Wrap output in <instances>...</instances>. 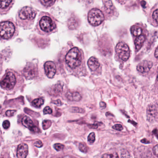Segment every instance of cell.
<instances>
[{
	"mask_svg": "<svg viewBox=\"0 0 158 158\" xmlns=\"http://www.w3.org/2000/svg\"><path fill=\"white\" fill-rule=\"evenodd\" d=\"M34 146L38 148H41L43 146V143H42L41 141H38L37 142H35L34 144Z\"/></svg>",
	"mask_w": 158,
	"mask_h": 158,
	"instance_id": "cell-32",
	"label": "cell"
},
{
	"mask_svg": "<svg viewBox=\"0 0 158 158\" xmlns=\"http://www.w3.org/2000/svg\"><path fill=\"white\" fill-rule=\"evenodd\" d=\"M54 148L57 151H60L64 148V145L60 143L55 144L53 145Z\"/></svg>",
	"mask_w": 158,
	"mask_h": 158,
	"instance_id": "cell-25",
	"label": "cell"
},
{
	"mask_svg": "<svg viewBox=\"0 0 158 158\" xmlns=\"http://www.w3.org/2000/svg\"><path fill=\"white\" fill-rule=\"evenodd\" d=\"M45 74L49 78H53L56 73V67L53 62L52 61L46 62L44 64Z\"/></svg>",
	"mask_w": 158,
	"mask_h": 158,
	"instance_id": "cell-10",
	"label": "cell"
},
{
	"mask_svg": "<svg viewBox=\"0 0 158 158\" xmlns=\"http://www.w3.org/2000/svg\"><path fill=\"white\" fill-rule=\"evenodd\" d=\"M0 28L1 38L4 40H9L16 33L17 26L13 19H8L2 20Z\"/></svg>",
	"mask_w": 158,
	"mask_h": 158,
	"instance_id": "cell-3",
	"label": "cell"
},
{
	"mask_svg": "<svg viewBox=\"0 0 158 158\" xmlns=\"http://www.w3.org/2000/svg\"><path fill=\"white\" fill-rule=\"evenodd\" d=\"M44 103V99L42 98H36L32 101V105L35 107L39 108Z\"/></svg>",
	"mask_w": 158,
	"mask_h": 158,
	"instance_id": "cell-20",
	"label": "cell"
},
{
	"mask_svg": "<svg viewBox=\"0 0 158 158\" xmlns=\"http://www.w3.org/2000/svg\"><path fill=\"white\" fill-rule=\"evenodd\" d=\"M38 11L31 6L20 8L16 15V20L20 27L28 28L34 23Z\"/></svg>",
	"mask_w": 158,
	"mask_h": 158,
	"instance_id": "cell-1",
	"label": "cell"
},
{
	"mask_svg": "<svg viewBox=\"0 0 158 158\" xmlns=\"http://www.w3.org/2000/svg\"><path fill=\"white\" fill-rule=\"evenodd\" d=\"M155 56L156 58L158 59V47L156 49V51H155Z\"/></svg>",
	"mask_w": 158,
	"mask_h": 158,
	"instance_id": "cell-35",
	"label": "cell"
},
{
	"mask_svg": "<svg viewBox=\"0 0 158 158\" xmlns=\"http://www.w3.org/2000/svg\"><path fill=\"white\" fill-rule=\"evenodd\" d=\"M60 158H75L73 157H72V156H66Z\"/></svg>",
	"mask_w": 158,
	"mask_h": 158,
	"instance_id": "cell-36",
	"label": "cell"
},
{
	"mask_svg": "<svg viewBox=\"0 0 158 158\" xmlns=\"http://www.w3.org/2000/svg\"><path fill=\"white\" fill-rule=\"evenodd\" d=\"M146 36L144 34H142L140 36L136 37L135 39V48H136V50H140L141 47L143 46L144 42L146 40Z\"/></svg>",
	"mask_w": 158,
	"mask_h": 158,
	"instance_id": "cell-17",
	"label": "cell"
},
{
	"mask_svg": "<svg viewBox=\"0 0 158 158\" xmlns=\"http://www.w3.org/2000/svg\"><path fill=\"white\" fill-rule=\"evenodd\" d=\"M22 123L23 126L28 128L32 131L34 132H39L40 130L38 127L34 126L32 120L29 117L25 116L22 120Z\"/></svg>",
	"mask_w": 158,
	"mask_h": 158,
	"instance_id": "cell-13",
	"label": "cell"
},
{
	"mask_svg": "<svg viewBox=\"0 0 158 158\" xmlns=\"http://www.w3.org/2000/svg\"><path fill=\"white\" fill-rule=\"evenodd\" d=\"M16 110H8L6 112V115L7 117H12L15 115Z\"/></svg>",
	"mask_w": 158,
	"mask_h": 158,
	"instance_id": "cell-30",
	"label": "cell"
},
{
	"mask_svg": "<svg viewBox=\"0 0 158 158\" xmlns=\"http://www.w3.org/2000/svg\"><path fill=\"white\" fill-rule=\"evenodd\" d=\"M157 80L158 81V77H157Z\"/></svg>",
	"mask_w": 158,
	"mask_h": 158,
	"instance_id": "cell-37",
	"label": "cell"
},
{
	"mask_svg": "<svg viewBox=\"0 0 158 158\" xmlns=\"http://www.w3.org/2000/svg\"><path fill=\"white\" fill-rule=\"evenodd\" d=\"M51 122L49 120L44 121L43 122V128L44 130H46V129L49 128L51 125Z\"/></svg>",
	"mask_w": 158,
	"mask_h": 158,
	"instance_id": "cell-26",
	"label": "cell"
},
{
	"mask_svg": "<svg viewBox=\"0 0 158 158\" xmlns=\"http://www.w3.org/2000/svg\"><path fill=\"white\" fill-rule=\"evenodd\" d=\"M16 82L15 76L12 72L6 73L4 77L1 81V85L2 88L7 90L13 89Z\"/></svg>",
	"mask_w": 158,
	"mask_h": 158,
	"instance_id": "cell-7",
	"label": "cell"
},
{
	"mask_svg": "<svg viewBox=\"0 0 158 158\" xmlns=\"http://www.w3.org/2000/svg\"><path fill=\"white\" fill-rule=\"evenodd\" d=\"M103 158H119L118 155L116 153H112V154H104L102 156Z\"/></svg>",
	"mask_w": 158,
	"mask_h": 158,
	"instance_id": "cell-23",
	"label": "cell"
},
{
	"mask_svg": "<svg viewBox=\"0 0 158 158\" xmlns=\"http://www.w3.org/2000/svg\"><path fill=\"white\" fill-rule=\"evenodd\" d=\"M79 149L83 153H87L88 151V147L85 144L81 143L79 145Z\"/></svg>",
	"mask_w": 158,
	"mask_h": 158,
	"instance_id": "cell-24",
	"label": "cell"
},
{
	"mask_svg": "<svg viewBox=\"0 0 158 158\" xmlns=\"http://www.w3.org/2000/svg\"><path fill=\"white\" fill-rule=\"evenodd\" d=\"M2 125L4 129H6V130L8 129L10 127V122L8 120L4 121Z\"/></svg>",
	"mask_w": 158,
	"mask_h": 158,
	"instance_id": "cell-29",
	"label": "cell"
},
{
	"mask_svg": "<svg viewBox=\"0 0 158 158\" xmlns=\"http://www.w3.org/2000/svg\"><path fill=\"white\" fill-rule=\"evenodd\" d=\"M88 66L92 71H95L99 67L100 64L98 60L94 57H92L88 60Z\"/></svg>",
	"mask_w": 158,
	"mask_h": 158,
	"instance_id": "cell-16",
	"label": "cell"
},
{
	"mask_svg": "<svg viewBox=\"0 0 158 158\" xmlns=\"http://www.w3.org/2000/svg\"><path fill=\"white\" fill-rule=\"evenodd\" d=\"M143 25L142 23H136L131 27V32L135 37H138L143 34Z\"/></svg>",
	"mask_w": 158,
	"mask_h": 158,
	"instance_id": "cell-15",
	"label": "cell"
},
{
	"mask_svg": "<svg viewBox=\"0 0 158 158\" xmlns=\"http://www.w3.org/2000/svg\"><path fill=\"white\" fill-rule=\"evenodd\" d=\"M38 1L43 6L48 8L53 6L56 0H38Z\"/></svg>",
	"mask_w": 158,
	"mask_h": 158,
	"instance_id": "cell-19",
	"label": "cell"
},
{
	"mask_svg": "<svg viewBox=\"0 0 158 158\" xmlns=\"http://www.w3.org/2000/svg\"><path fill=\"white\" fill-rule=\"evenodd\" d=\"M15 3V0H1V15H6L8 13Z\"/></svg>",
	"mask_w": 158,
	"mask_h": 158,
	"instance_id": "cell-11",
	"label": "cell"
},
{
	"mask_svg": "<svg viewBox=\"0 0 158 158\" xmlns=\"http://www.w3.org/2000/svg\"><path fill=\"white\" fill-rule=\"evenodd\" d=\"M153 66V63L149 61H145L140 63L137 66V70L140 73L144 74L150 71Z\"/></svg>",
	"mask_w": 158,
	"mask_h": 158,
	"instance_id": "cell-12",
	"label": "cell"
},
{
	"mask_svg": "<svg viewBox=\"0 0 158 158\" xmlns=\"http://www.w3.org/2000/svg\"><path fill=\"white\" fill-rule=\"evenodd\" d=\"M153 153L158 158V144L155 146L153 148Z\"/></svg>",
	"mask_w": 158,
	"mask_h": 158,
	"instance_id": "cell-31",
	"label": "cell"
},
{
	"mask_svg": "<svg viewBox=\"0 0 158 158\" xmlns=\"http://www.w3.org/2000/svg\"><path fill=\"white\" fill-rule=\"evenodd\" d=\"M52 112H53V110H52V109L49 106L45 107L43 110L44 114H50L52 113Z\"/></svg>",
	"mask_w": 158,
	"mask_h": 158,
	"instance_id": "cell-27",
	"label": "cell"
},
{
	"mask_svg": "<svg viewBox=\"0 0 158 158\" xmlns=\"http://www.w3.org/2000/svg\"><path fill=\"white\" fill-rule=\"evenodd\" d=\"M113 129L117 131H122L123 129V127L121 124H117L113 126Z\"/></svg>",
	"mask_w": 158,
	"mask_h": 158,
	"instance_id": "cell-28",
	"label": "cell"
},
{
	"mask_svg": "<svg viewBox=\"0 0 158 158\" xmlns=\"http://www.w3.org/2000/svg\"><path fill=\"white\" fill-rule=\"evenodd\" d=\"M66 61L68 66L72 69L80 66L82 62V56L79 48L74 47L70 49L66 55Z\"/></svg>",
	"mask_w": 158,
	"mask_h": 158,
	"instance_id": "cell-4",
	"label": "cell"
},
{
	"mask_svg": "<svg viewBox=\"0 0 158 158\" xmlns=\"http://www.w3.org/2000/svg\"><path fill=\"white\" fill-rule=\"evenodd\" d=\"M67 98L70 101H79L81 99V96L78 92H72L69 91L66 94Z\"/></svg>",
	"mask_w": 158,
	"mask_h": 158,
	"instance_id": "cell-18",
	"label": "cell"
},
{
	"mask_svg": "<svg viewBox=\"0 0 158 158\" xmlns=\"http://www.w3.org/2000/svg\"><path fill=\"white\" fill-rule=\"evenodd\" d=\"M100 106L101 108L102 109H105V108L106 106V105L105 103L104 102H100Z\"/></svg>",
	"mask_w": 158,
	"mask_h": 158,
	"instance_id": "cell-34",
	"label": "cell"
},
{
	"mask_svg": "<svg viewBox=\"0 0 158 158\" xmlns=\"http://www.w3.org/2000/svg\"><path fill=\"white\" fill-rule=\"evenodd\" d=\"M95 134L94 132L91 133L88 137V142L90 144H92L95 141Z\"/></svg>",
	"mask_w": 158,
	"mask_h": 158,
	"instance_id": "cell-21",
	"label": "cell"
},
{
	"mask_svg": "<svg viewBox=\"0 0 158 158\" xmlns=\"http://www.w3.org/2000/svg\"><path fill=\"white\" fill-rule=\"evenodd\" d=\"M116 51L118 56L122 61H126L130 56V50L128 45L123 42H120L117 44Z\"/></svg>",
	"mask_w": 158,
	"mask_h": 158,
	"instance_id": "cell-6",
	"label": "cell"
},
{
	"mask_svg": "<svg viewBox=\"0 0 158 158\" xmlns=\"http://www.w3.org/2000/svg\"><path fill=\"white\" fill-rule=\"evenodd\" d=\"M23 75L27 79H32L38 75V69L33 64H28L23 70Z\"/></svg>",
	"mask_w": 158,
	"mask_h": 158,
	"instance_id": "cell-9",
	"label": "cell"
},
{
	"mask_svg": "<svg viewBox=\"0 0 158 158\" xmlns=\"http://www.w3.org/2000/svg\"><path fill=\"white\" fill-rule=\"evenodd\" d=\"M62 86L60 85L57 84L53 87V92L55 94H58L62 91Z\"/></svg>",
	"mask_w": 158,
	"mask_h": 158,
	"instance_id": "cell-22",
	"label": "cell"
},
{
	"mask_svg": "<svg viewBox=\"0 0 158 158\" xmlns=\"http://www.w3.org/2000/svg\"><path fill=\"white\" fill-rule=\"evenodd\" d=\"M74 110H76V112H79V113H83V112H84V110H83L81 108H74Z\"/></svg>",
	"mask_w": 158,
	"mask_h": 158,
	"instance_id": "cell-33",
	"label": "cell"
},
{
	"mask_svg": "<svg viewBox=\"0 0 158 158\" xmlns=\"http://www.w3.org/2000/svg\"><path fill=\"white\" fill-rule=\"evenodd\" d=\"M36 28L41 33H52L57 28L56 19L49 13L41 12L38 16Z\"/></svg>",
	"mask_w": 158,
	"mask_h": 158,
	"instance_id": "cell-2",
	"label": "cell"
},
{
	"mask_svg": "<svg viewBox=\"0 0 158 158\" xmlns=\"http://www.w3.org/2000/svg\"><path fill=\"white\" fill-rule=\"evenodd\" d=\"M147 20L153 26L158 27V2L150 10Z\"/></svg>",
	"mask_w": 158,
	"mask_h": 158,
	"instance_id": "cell-8",
	"label": "cell"
},
{
	"mask_svg": "<svg viewBox=\"0 0 158 158\" xmlns=\"http://www.w3.org/2000/svg\"><path fill=\"white\" fill-rule=\"evenodd\" d=\"M105 19L104 13L98 8H92L88 13V22L93 27L101 25L104 22Z\"/></svg>",
	"mask_w": 158,
	"mask_h": 158,
	"instance_id": "cell-5",
	"label": "cell"
},
{
	"mask_svg": "<svg viewBox=\"0 0 158 158\" xmlns=\"http://www.w3.org/2000/svg\"><path fill=\"white\" fill-rule=\"evenodd\" d=\"M28 153V147L25 143H21L19 145L17 151L18 158H26Z\"/></svg>",
	"mask_w": 158,
	"mask_h": 158,
	"instance_id": "cell-14",
	"label": "cell"
}]
</instances>
